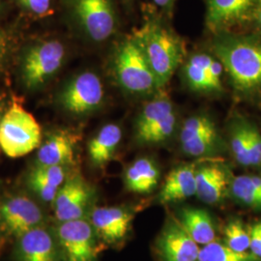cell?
Segmentation results:
<instances>
[{
  "mask_svg": "<svg viewBox=\"0 0 261 261\" xmlns=\"http://www.w3.org/2000/svg\"><path fill=\"white\" fill-rule=\"evenodd\" d=\"M59 252L56 233L50 232L44 225L18 238L16 254L19 261H57Z\"/></svg>",
  "mask_w": 261,
  "mask_h": 261,
  "instance_id": "obj_15",
  "label": "cell"
},
{
  "mask_svg": "<svg viewBox=\"0 0 261 261\" xmlns=\"http://www.w3.org/2000/svg\"><path fill=\"white\" fill-rule=\"evenodd\" d=\"M218 133L213 121L205 115H195L184 122L180 142L187 155L201 157L212 154L218 147Z\"/></svg>",
  "mask_w": 261,
  "mask_h": 261,
  "instance_id": "obj_12",
  "label": "cell"
},
{
  "mask_svg": "<svg viewBox=\"0 0 261 261\" xmlns=\"http://www.w3.org/2000/svg\"><path fill=\"white\" fill-rule=\"evenodd\" d=\"M195 164L183 165L168 173L159 195L162 204L177 202L196 195Z\"/></svg>",
  "mask_w": 261,
  "mask_h": 261,
  "instance_id": "obj_17",
  "label": "cell"
},
{
  "mask_svg": "<svg viewBox=\"0 0 261 261\" xmlns=\"http://www.w3.org/2000/svg\"><path fill=\"white\" fill-rule=\"evenodd\" d=\"M213 50L238 92L250 95L260 91V42L252 38L222 35L215 40Z\"/></svg>",
  "mask_w": 261,
  "mask_h": 261,
  "instance_id": "obj_1",
  "label": "cell"
},
{
  "mask_svg": "<svg viewBox=\"0 0 261 261\" xmlns=\"http://www.w3.org/2000/svg\"><path fill=\"white\" fill-rule=\"evenodd\" d=\"M252 19H254L256 25H257L258 28L261 30V0H258V2H257L256 8H255L254 13H253Z\"/></svg>",
  "mask_w": 261,
  "mask_h": 261,
  "instance_id": "obj_34",
  "label": "cell"
},
{
  "mask_svg": "<svg viewBox=\"0 0 261 261\" xmlns=\"http://www.w3.org/2000/svg\"><path fill=\"white\" fill-rule=\"evenodd\" d=\"M64 57V46L56 40L46 41L29 48L21 64L25 86L33 89L46 84L61 68Z\"/></svg>",
  "mask_w": 261,
  "mask_h": 261,
  "instance_id": "obj_6",
  "label": "cell"
},
{
  "mask_svg": "<svg viewBox=\"0 0 261 261\" xmlns=\"http://www.w3.org/2000/svg\"><path fill=\"white\" fill-rule=\"evenodd\" d=\"M226 168L218 165H206L196 168V196L206 204H217L224 199L230 188Z\"/></svg>",
  "mask_w": 261,
  "mask_h": 261,
  "instance_id": "obj_16",
  "label": "cell"
},
{
  "mask_svg": "<svg viewBox=\"0 0 261 261\" xmlns=\"http://www.w3.org/2000/svg\"><path fill=\"white\" fill-rule=\"evenodd\" d=\"M19 4L32 14L45 16L50 10L51 0H17Z\"/></svg>",
  "mask_w": 261,
  "mask_h": 261,
  "instance_id": "obj_31",
  "label": "cell"
},
{
  "mask_svg": "<svg viewBox=\"0 0 261 261\" xmlns=\"http://www.w3.org/2000/svg\"><path fill=\"white\" fill-rule=\"evenodd\" d=\"M229 193L240 204L261 210L260 175H240L234 178Z\"/></svg>",
  "mask_w": 261,
  "mask_h": 261,
  "instance_id": "obj_23",
  "label": "cell"
},
{
  "mask_svg": "<svg viewBox=\"0 0 261 261\" xmlns=\"http://www.w3.org/2000/svg\"><path fill=\"white\" fill-rule=\"evenodd\" d=\"M65 181V167L36 166L28 174V185L42 201L53 203Z\"/></svg>",
  "mask_w": 261,
  "mask_h": 261,
  "instance_id": "obj_19",
  "label": "cell"
},
{
  "mask_svg": "<svg viewBox=\"0 0 261 261\" xmlns=\"http://www.w3.org/2000/svg\"><path fill=\"white\" fill-rule=\"evenodd\" d=\"M55 233L59 251L65 261L98 260L99 238L88 220L59 223Z\"/></svg>",
  "mask_w": 261,
  "mask_h": 261,
  "instance_id": "obj_5",
  "label": "cell"
},
{
  "mask_svg": "<svg viewBox=\"0 0 261 261\" xmlns=\"http://www.w3.org/2000/svg\"><path fill=\"white\" fill-rule=\"evenodd\" d=\"M229 143L236 162L244 167H251L248 143V121L240 119L234 123L230 132Z\"/></svg>",
  "mask_w": 261,
  "mask_h": 261,
  "instance_id": "obj_27",
  "label": "cell"
},
{
  "mask_svg": "<svg viewBox=\"0 0 261 261\" xmlns=\"http://www.w3.org/2000/svg\"><path fill=\"white\" fill-rule=\"evenodd\" d=\"M113 66L118 83L129 92L149 93L159 87L148 60L134 37L119 46Z\"/></svg>",
  "mask_w": 261,
  "mask_h": 261,
  "instance_id": "obj_4",
  "label": "cell"
},
{
  "mask_svg": "<svg viewBox=\"0 0 261 261\" xmlns=\"http://www.w3.org/2000/svg\"><path fill=\"white\" fill-rule=\"evenodd\" d=\"M176 127V116L174 112L170 113L163 120L154 124L147 130L137 135V139L143 143H159L168 140Z\"/></svg>",
  "mask_w": 261,
  "mask_h": 261,
  "instance_id": "obj_29",
  "label": "cell"
},
{
  "mask_svg": "<svg viewBox=\"0 0 261 261\" xmlns=\"http://www.w3.org/2000/svg\"><path fill=\"white\" fill-rule=\"evenodd\" d=\"M89 222L100 241L107 245L123 242L130 232L135 214L120 206L97 207L90 211Z\"/></svg>",
  "mask_w": 261,
  "mask_h": 261,
  "instance_id": "obj_11",
  "label": "cell"
},
{
  "mask_svg": "<svg viewBox=\"0 0 261 261\" xmlns=\"http://www.w3.org/2000/svg\"><path fill=\"white\" fill-rule=\"evenodd\" d=\"M42 130L34 116L13 103L0 120V148L10 158L25 156L40 147Z\"/></svg>",
  "mask_w": 261,
  "mask_h": 261,
  "instance_id": "obj_3",
  "label": "cell"
},
{
  "mask_svg": "<svg viewBox=\"0 0 261 261\" xmlns=\"http://www.w3.org/2000/svg\"><path fill=\"white\" fill-rule=\"evenodd\" d=\"M174 112L171 102L166 97L157 98L146 103L137 121V135L166 118Z\"/></svg>",
  "mask_w": 261,
  "mask_h": 261,
  "instance_id": "obj_25",
  "label": "cell"
},
{
  "mask_svg": "<svg viewBox=\"0 0 261 261\" xmlns=\"http://www.w3.org/2000/svg\"><path fill=\"white\" fill-rule=\"evenodd\" d=\"M224 244L235 252H247L251 247L250 230L237 219L230 220L224 229Z\"/></svg>",
  "mask_w": 261,
  "mask_h": 261,
  "instance_id": "obj_28",
  "label": "cell"
},
{
  "mask_svg": "<svg viewBox=\"0 0 261 261\" xmlns=\"http://www.w3.org/2000/svg\"><path fill=\"white\" fill-rule=\"evenodd\" d=\"M7 53V40L2 34H0V62L3 60Z\"/></svg>",
  "mask_w": 261,
  "mask_h": 261,
  "instance_id": "obj_35",
  "label": "cell"
},
{
  "mask_svg": "<svg viewBox=\"0 0 261 261\" xmlns=\"http://www.w3.org/2000/svg\"><path fill=\"white\" fill-rule=\"evenodd\" d=\"M248 143L251 167L261 166V134L255 126L248 122Z\"/></svg>",
  "mask_w": 261,
  "mask_h": 261,
  "instance_id": "obj_30",
  "label": "cell"
},
{
  "mask_svg": "<svg viewBox=\"0 0 261 261\" xmlns=\"http://www.w3.org/2000/svg\"><path fill=\"white\" fill-rule=\"evenodd\" d=\"M103 99V84L92 72H84L75 76L60 95L62 106L74 114L92 112L102 103Z\"/></svg>",
  "mask_w": 261,
  "mask_h": 261,
  "instance_id": "obj_10",
  "label": "cell"
},
{
  "mask_svg": "<svg viewBox=\"0 0 261 261\" xmlns=\"http://www.w3.org/2000/svg\"><path fill=\"white\" fill-rule=\"evenodd\" d=\"M73 15L86 34L96 42L112 36L116 15L112 0H67Z\"/></svg>",
  "mask_w": 261,
  "mask_h": 261,
  "instance_id": "obj_7",
  "label": "cell"
},
{
  "mask_svg": "<svg viewBox=\"0 0 261 261\" xmlns=\"http://www.w3.org/2000/svg\"><path fill=\"white\" fill-rule=\"evenodd\" d=\"M158 7L166 11H170L175 0H152Z\"/></svg>",
  "mask_w": 261,
  "mask_h": 261,
  "instance_id": "obj_33",
  "label": "cell"
},
{
  "mask_svg": "<svg viewBox=\"0 0 261 261\" xmlns=\"http://www.w3.org/2000/svg\"><path fill=\"white\" fill-rule=\"evenodd\" d=\"M0 120H1V107H0Z\"/></svg>",
  "mask_w": 261,
  "mask_h": 261,
  "instance_id": "obj_36",
  "label": "cell"
},
{
  "mask_svg": "<svg viewBox=\"0 0 261 261\" xmlns=\"http://www.w3.org/2000/svg\"><path fill=\"white\" fill-rule=\"evenodd\" d=\"M197 261H261V259L252 252H235L224 243L213 241L200 249Z\"/></svg>",
  "mask_w": 261,
  "mask_h": 261,
  "instance_id": "obj_26",
  "label": "cell"
},
{
  "mask_svg": "<svg viewBox=\"0 0 261 261\" xmlns=\"http://www.w3.org/2000/svg\"><path fill=\"white\" fill-rule=\"evenodd\" d=\"M92 199L93 190L83 178L74 176L66 180L53 202L56 220L63 223L84 219Z\"/></svg>",
  "mask_w": 261,
  "mask_h": 261,
  "instance_id": "obj_9",
  "label": "cell"
},
{
  "mask_svg": "<svg viewBox=\"0 0 261 261\" xmlns=\"http://www.w3.org/2000/svg\"><path fill=\"white\" fill-rule=\"evenodd\" d=\"M44 220L41 207L28 196H13L0 203V229L16 238L43 225Z\"/></svg>",
  "mask_w": 261,
  "mask_h": 261,
  "instance_id": "obj_8",
  "label": "cell"
},
{
  "mask_svg": "<svg viewBox=\"0 0 261 261\" xmlns=\"http://www.w3.org/2000/svg\"><path fill=\"white\" fill-rule=\"evenodd\" d=\"M161 177L157 165L148 158L138 159L124 174V183L128 191L136 194H149L157 185Z\"/></svg>",
  "mask_w": 261,
  "mask_h": 261,
  "instance_id": "obj_20",
  "label": "cell"
},
{
  "mask_svg": "<svg viewBox=\"0 0 261 261\" xmlns=\"http://www.w3.org/2000/svg\"><path fill=\"white\" fill-rule=\"evenodd\" d=\"M157 250L163 261H197L200 251L198 244L174 221L168 222L160 234Z\"/></svg>",
  "mask_w": 261,
  "mask_h": 261,
  "instance_id": "obj_14",
  "label": "cell"
},
{
  "mask_svg": "<svg viewBox=\"0 0 261 261\" xmlns=\"http://www.w3.org/2000/svg\"><path fill=\"white\" fill-rule=\"evenodd\" d=\"M250 236H251V247H250L251 252L261 259V222L251 226Z\"/></svg>",
  "mask_w": 261,
  "mask_h": 261,
  "instance_id": "obj_32",
  "label": "cell"
},
{
  "mask_svg": "<svg viewBox=\"0 0 261 261\" xmlns=\"http://www.w3.org/2000/svg\"><path fill=\"white\" fill-rule=\"evenodd\" d=\"M211 59L212 56L198 54L192 56L188 61L184 68V75L192 89L203 92L215 91L214 86L207 73V67Z\"/></svg>",
  "mask_w": 261,
  "mask_h": 261,
  "instance_id": "obj_24",
  "label": "cell"
},
{
  "mask_svg": "<svg viewBox=\"0 0 261 261\" xmlns=\"http://www.w3.org/2000/svg\"><path fill=\"white\" fill-rule=\"evenodd\" d=\"M180 224L198 245H207L215 241L216 230L210 214L203 210L184 207L179 213Z\"/></svg>",
  "mask_w": 261,
  "mask_h": 261,
  "instance_id": "obj_21",
  "label": "cell"
},
{
  "mask_svg": "<svg viewBox=\"0 0 261 261\" xmlns=\"http://www.w3.org/2000/svg\"><path fill=\"white\" fill-rule=\"evenodd\" d=\"M258 0H206V23L213 31H224L252 19Z\"/></svg>",
  "mask_w": 261,
  "mask_h": 261,
  "instance_id": "obj_13",
  "label": "cell"
},
{
  "mask_svg": "<svg viewBox=\"0 0 261 261\" xmlns=\"http://www.w3.org/2000/svg\"><path fill=\"white\" fill-rule=\"evenodd\" d=\"M122 139V130L116 124L103 126L88 143V155L95 167L103 168L112 160Z\"/></svg>",
  "mask_w": 261,
  "mask_h": 261,
  "instance_id": "obj_22",
  "label": "cell"
},
{
  "mask_svg": "<svg viewBox=\"0 0 261 261\" xmlns=\"http://www.w3.org/2000/svg\"><path fill=\"white\" fill-rule=\"evenodd\" d=\"M134 38L146 56L159 87L165 85L184 57L181 40L157 18L146 19Z\"/></svg>",
  "mask_w": 261,
  "mask_h": 261,
  "instance_id": "obj_2",
  "label": "cell"
},
{
  "mask_svg": "<svg viewBox=\"0 0 261 261\" xmlns=\"http://www.w3.org/2000/svg\"><path fill=\"white\" fill-rule=\"evenodd\" d=\"M75 140L67 132H56L40 145L36 166H63L74 161Z\"/></svg>",
  "mask_w": 261,
  "mask_h": 261,
  "instance_id": "obj_18",
  "label": "cell"
}]
</instances>
